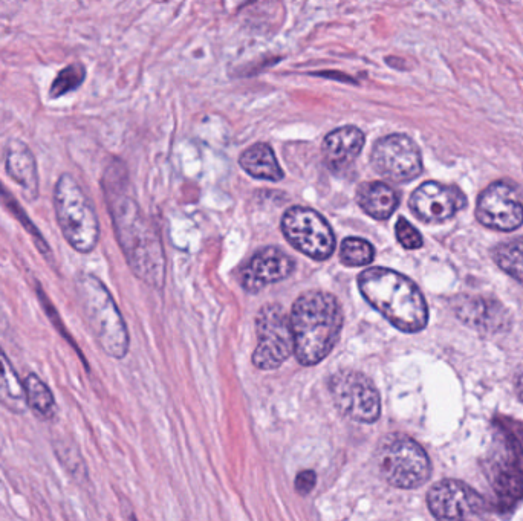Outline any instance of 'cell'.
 I'll return each instance as SVG.
<instances>
[{
	"label": "cell",
	"mask_w": 523,
	"mask_h": 521,
	"mask_svg": "<svg viewBox=\"0 0 523 521\" xmlns=\"http://www.w3.org/2000/svg\"><path fill=\"white\" fill-rule=\"evenodd\" d=\"M366 138L358 127L345 126L332 130L323 141V158L332 172H343L360 156Z\"/></svg>",
	"instance_id": "2e32d148"
},
{
	"label": "cell",
	"mask_w": 523,
	"mask_h": 521,
	"mask_svg": "<svg viewBox=\"0 0 523 521\" xmlns=\"http://www.w3.org/2000/svg\"><path fill=\"white\" fill-rule=\"evenodd\" d=\"M86 78L85 66L80 63L66 66L65 69L59 72L56 80L52 81L51 89H49V97L54 98L63 97L69 92L75 91L83 85Z\"/></svg>",
	"instance_id": "d4e9b609"
},
{
	"label": "cell",
	"mask_w": 523,
	"mask_h": 521,
	"mask_svg": "<svg viewBox=\"0 0 523 521\" xmlns=\"http://www.w3.org/2000/svg\"><path fill=\"white\" fill-rule=\"evenodd\" d=\"M371 164L375 172L392 182H410L423 172V156L415 141L403 133L384 136L374 144Z\"/></svg>",
	"instance_id": "30bf717a"
},
{
	"label": "cell",
	"mask_w": 523,
	"mask_h": 521,
	"mask_svg": "<svg viewBox=\"0 0 523 521\" xmlns=\"http://www.w3.org/2000/svg\"><path fill=\"white\" fill-rule=\"evenodd\" d=\"M282 231L291 245L311 259H329L335 250V236L325 217L316 210L293 207L282 219Z\"/></svg>",
	"instance_id": "9c48e42d"
},
{
	"label": "cell",
	"mask_w": 523,
	"mask_h": 521,
	"mask_svg": "<svg viewBox=\"0 0 523 521\" xmlns=\"http://www.w3.org/2000/svg\"><path fill=\"white\" fill-rule=\"evenodd\" d=\"M427 505L438 520H465L484 511L481 494L458 480H442L429 491Z\"/></svg>",
	"instance_id": "4fadbf2b"
},
{
	"label": "cell",
	"mask_w": 523,
	"mask_h": 521,
	"mask_svg": "<svg viewBox=\"0 0 523 521\" xmlns=\"http://www.w3.org/2000/svg\"><path fill=\"white\" fill-rule=\"evenodd\" d=\"M453 308L462 323L488 334L504 331L510 324L507 309L499 301L490 298L461 295Z\"/></svg>",
	"instance_id": "9a60e30c"
},
{
	"label": "cell",
	"mask_w": 523,
	"mask_h": 521,
	"mask_svg": "<svg viewBox=\"0 0 523 521\" xmlns=\"http://www.w3.org/2000/svg\"><path fill=\"white\" fill-rule=\"evenodd\" d=\"M357 202L361 210L377 221L389 219L400 204L397 191L384 182H364L358 187Z\"/></svg>",
	"instance_id": "ac0fdd59"
},
{
	"label": "cell",
	"mask_w": 523,
	"mask_h": 521,
	"mask_svg": "<svg viewBox=\"0 0 523 521\" xmlns=\"http://www.w3.org/2000/svg\"><path fill=\"white\" fill-rule=\"evenodd\" d=\"M54 210L68 245L77 253L91 254L100 240V222L91 199L69 173L57 179Z\"/></svg>",
	"instance_id": "5b68a950"
},
{
	"label": "cell",
	"mask_w": 523,
	"mask_h": 521,
	"mask_svg": "<svg viewBox=\"0 0 523 521\" xmlns=\"http://www.w3.org/2000/svg\"><path fill=\"white\" fill-rule=\"evenodd\" d=\"M0 405H4L14 415H23L28 410L23 381L2 347H0Z\"/></svg>",
	"instance_id": "d6986e66"
},
{
	"label": "cell",
	"mask_w": 523,
	"mask_h": 521,
	"mask_svg": "<svg viewBox=\"0 0 523 521\" xmlns=\"http://www.w3.org/2000/svg\"><path fill=\"white\" fill-rule=\"evenodd\" d=\"M257 343L253 364L260 370L282 366L294 353V335L290 315L282 306L267 305L260 309L256 321Z\"/></svg>",
	"instance_id": "ba28073f"
},
{
	"label": "cell",
	"mask_w": 523,
	"mask_h": 521,
	"mask_svg": "<svg viewBox=\"0 0 523 521\" xmlns=\"http://www.w3.org/2000/svg\"><path fill=\"white\" fill-rule=\"evenodd\" d=\"M0 201L4 202L5 207L14 214V217H16L17 221L20 222V225L25 228L26 233L33 237L34 243H36L37 250L40 251V254L48 259V257L51 256V248H49L48 243H46L45 237H43V234L37 230L36 225L31 222L30 217L26 216L25 211L20 207L16 198L8 193L7 188L4 187L2 182H0Z\"/></svg>",
	"instance_id": "7402d4cb"
},
{
	"label": "cell",
	"mask_w": 523,
	"mask_h": 521,
	"mask_svg": "<svg viewBox=\"0 0 523 521\" xmlns=\"http://www.w3.org/2000/svg\"><path fill=\"white\" fill-rule=\"evenodd\" d=\"M476 217L491 230H517L523 224V204L516 188L507 182H494L485 188L476 205Z\"/></svg>",
	"instance_id": "8fae6325"
},
{
	"label": "cell",
	"mask_w": 523,
	"mask_h": 521,
	"mask_svg": "<svg viewBox=\"0 0 523 521\" xmlns=\"http://www.w3.org/2000/svg\"><path fill=\"white\" fill-rule=\"evenodd\" d=\"M242 169L256 179L265 181H280L283 178L282 169L277 162L273 149L268 144L259 143L245 150L239 159Z\"/></svg>",
	"instance_id": "ffe728a7"
},
{
	"label": "cell",
	"mask_w": 523,
	"mask_h": 521,
	"mask_svg": "<svg viewBox=\"0 0 523 521\" xmlns=\"http://www.w3.org/2000/svg\"><path fill=\"white\" fill-rule=\"evenodd\" d=\"M103 188L115 234L130 269L147 285L161 288L166 276V260L160 236L143 216L137 202L126 195V175L118 162L104 173Z\"/></svg>",
	"instance_id": "6da1fadb"
},
{
	"label": "cell",
	"mask_w": 523,
	"mask_h": 521,
	"mask_svg": "<svg viewBox=\"0 0 523 521\" xmlns=\"http://www.w3.org/2000/svg\"><path fill=\"white\" fill-rule=\"evenodd\" d=\"M409 204L410 210L420 221L441 224L464 210L467 198L455 185L430 181L413 191Z\"/></svg>",
	"instance_id": "7c38bea8"
},
{
	"label": "cell",
	"mask_w": 523,
	"mask_h": 521,
	"mask_svg": "<svg viewBox=\"0 0 523 521\" xmlns=\"http://www.w3.org/2000/svg\"><path fill=\"white\" fill-rule=\"evenodd\" d=\"M294 353L302 366H314L334 349L343 327V312L337 298L328 292L300 295L290 315Z\"/></svg>",
	"instance_id": "3957f363"
},
{
	"label": "cell",
	"mask_w": 523,
	"mask_h": 521,
	"mask_svg": "<svg viewBox=\"0 0 523 521\" xmlns=\"http://www.w3.org/2000/svg\"><path fill=\"white\" fill-rule=\"evenodd\" d=\"M377 460L384 479L395 488H420L432 473L424 448L403 434H390L381 441Z\"/></svg>",
	"instance_id": "8992f818"
},
{
	"label": "cell",
	"mask_w": 523,
	"mask_h": 521,
	"mask_svg": "<svg viewBox=\"0 0 523 521\" xmlns=\"http://www.w3.org/2000/svg\"><path fill=\"white\" fill-rule=\"evenodd\" d=\"M494 260L508 276L523 283V237L496 248Z\"/></svg>",
	"instance_id": "603a6c76"
},
{
	"label": "cell",
	"mask_w": 523,
	"mask_h": 521,
	"mask_svg": "<svg viewBox=\"0 0 523 521\" xmlns=\"http://www.w3.org/2000/svg\"><path fill=\"white\" fill-rule=\"evenodd\" d=\"M374 246L368 240L349 237L342 243L340 260L346 266H364L374 262Z\"/></svg>",
	"instance_id": "cb8c5ba5"
},
{
	"label": "cell",
	"mask_w": 523,
	"mask_h": 521,
	"mask_svg": "<svg viewBox=\"0 0 523 521\" xmlns=\"http://www.w3.org/2000/svg\"><path fill=\"white\" fill-rule=\"evenodd\" d=\"M23 386H25L28 408L33 410L34 415L42 421L54 419L57 415L56 398L48 384H45L36 373H30L23 379Z\"/></svg>",
	"instance_id": "44dd1931"
},
{
	"label": "cell",
	"mask_w": 523,
	"mask_h": 521,
	"mask_svg": "<svg viewBox=\"0 0 523 521\" xmlns=\"http://www.w3.org/2000/svg\"><path fill=\"white\" fill-rule=\"evenodd\" d=\"M395 234H397L398 242L406 250H420L423 246V236H421L420 231L416 230L404 217L398 219L397 225H395Z\"/></svg>",
	"instance_id": "484cf974"
},
{
	"label": "cell",
	"mask_w": 523,
	"mask_h": 521,
	"mask_svg": "<svg viewBox=\"0 0 523 521\" xmlns=\"http://www.w3.org/2000/svg\"><path fill=\"white\" fill-rule=\"evenodd\" d=\"M4 159L8 176L19 185L26 201H36L39 198V172L30 147L22 141L11 140L5 147Z\"/></svg>",
	"instance_id": "e0dca14e"
},
{
	"label": "cell",
	"mask_w": 523,
	"mask_h": 521,
	"mask_svg": "<svg viewBox=\"0 0 523 521\" xmlns=\"http://www.w3.org/2000/svg\"><path fill=\"white\" fill-rule=\"evenodd\" d=\"M516 392H517V396H519V398H520V401L523 402V373H520V375L517 376Z\"/></svg>",
	"instance_id": "83f0119b"
},
{
	"label": "cell",
	"mask_w": 523,
	"mask_h": 521,
	"mask_svg": "<svg viewBox=\"0 0 523 521\" xmlns=\"http://www.w3.org/2000/svg\"><path fill=\"white\" fill-rule=\"evenodd\" d=\"M317 483V476L314 471L305 470L297 474L296 477V491L300 496H308L309 492L314 489Z\"/></svg>",
	"instance_id": "4316f807"
},
{
	"label": "cell",
	"mask_w": 523,
	"mask_h": 521,
	"mask_svg": "<svg viewBox=\"0 0 523 521\" xmlns=\"http://www.w3.org/2000/svg\"><path fill=\"white\" fill-rule=\"evenodd\" d=\"M294 271L296 262L293 257L270 246L254 254L253 259L242 268L241 285L245 291L256 294L265 286L288 279Z\"/></svg>",
	"instance_id": "5bb4252c"
},
{
	"label": "cell",
	"mask_w": 523,
	"mask_h": 521,
	"mask_svg": "<svg viewBox=\"0 0 523 521\" xmlns=\"http://www.w3.org/2000/svg\"><path fill=\"white\" fill-rule=\"evenodd\" d=\"M335 407L355 422L374 424L381 415V399L374 382L357 370H340L329 381Z\"/></svg>",
	"instance_id": "52a82bcc"
},
{
	"label": "cell",
	"mask_w": 523,
	"mask_h": 521,
	"mask_svg": "<svg viewBox=\"0 0 523 521\" xmlns=\"http://www.w3.org/2000/svg\"><path fill=\"white\" fill-rule=\"evenodd\" d=\"M358 288L372 308L392 326L406 334L423 331L429 321V308L420 289L400 272L369 268L358 277Z\"/></svg>",
	"instance_id": "7a4b0ae2"
},
{
	"label": "cell",
	"mask_w": 523,
	"mask_h": 521,
	"mask_svg": "<svg viewBox=\"0 0 523 521\" xmlns=\"http://www.w3.org/2000/svg\"><path fill=\"white\" fill-rule=\"evenodd\" d=\"M75 295L83 318L106 355L121 360L129 352V332L109 289L94 274H80Z\"/></svg>",
	"instance_id": "277c9868"
}]
</instances>
